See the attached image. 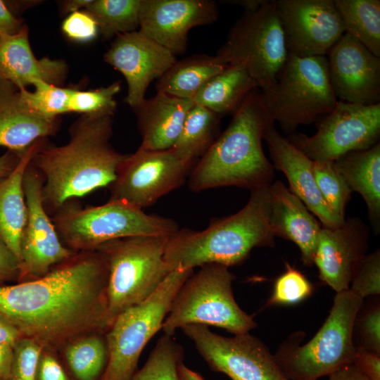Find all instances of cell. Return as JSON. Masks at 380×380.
<instances>
[{"instance_id": "4316f807", "label": "cell", "mask_w": 380, "mask_h": 380, "mask_svg": "<svg viewBox=\"0 0 380 380\" xmlns=\"http://www.w3.org/2000/svg\"><path fill=\"white\" fill-rule=\"evenodd\" d=\"M351 191L363 198L374 230L380 229V143L348 153L334 161Z\"/></svg>"}, {"instance_id": "f1b7e54d", "label": "cell", "mask_w": 380, "mask_h": 380, "mask_svg": "<svg viewBox=\"0 0 380 380\" xmlns=\"http://www.w3.org/2000/svg\"><path fill=\"white\" fill-rule=\"evenodd\" d=\"M227 65L216 55L196 54L186 57L177 61L158 79L156 91L192 101L201 88Z\"/></svg>"}, {"instance_id": "d590c367", "label": "cell", "mask_w": 380, "mask_h": 380, "mask_svg": "<svg viewBox=\"0 0 380 380\" xmlns=\"http://www.w3.org/2000/svg\"><path fill=\"white\" fill-rule=\"evenodd\" d=\"M313 175L317 188L332 212L341 219L352 191L336 170L334 161H313Z\"/></svg>"}, {"instance_id": "7a4b0ae2", "label": "cell", "mask_w": 380, "mask_h": 380, "mask_svg": "<svg viewBox=\"0 0 380 380\" xmlns=\"http://www.w3.org/2000/svg\"><path fill=\"white\" fill-rule=\"evenodd\" d=\"M112 117L82 115L70 128L69 141L59 146L45 142L32 163L44 179L42 197L48 213L102 187L110 186L127 154L110 145Z\"/></svg>"}, {"instance_id": "3957f363", "label": "cell", "mask_w": 380, "mask_h": 380, "mask_svg": "<svg viewBox=\"0 0 380 380\" xmlns=\"http://www.w3.org/2000/svg\"><path fill=\"white\" fill-rule=\"evenodd\" d=\"M273 125L261 91L255 88L195 164L189 176L190 190L200 192L232 186L251 191L270 185L274 167L264 153L262 141Z\"/></svg>"}, {"instance_id": "ffe728a7", "label": "cell", "mask_w": 380, "mask_h": 380, "mask_svg": "<svg viewBox=\"0 0 380 380\" xmlns=\"http://www.w3.org/2000/svg\"><path fill=\"white\" fill-rule=\"evenodd\" d=\"M369 234L367 226L355 217L336 228L322 226L313 263L320 279L336 293L349 289L354 272L367 255Z\"/></svg>"}, {"instance_id": "6da1fadb", "label": "cell", "mask_w": 380, "mask_h": 380, "mask_svg": "<svg viewBox=\"0 0 380 380\" xmlns=\"http://www.w3.org/2000/svg\"><path fill=\"white\" fill-rule=\"evenodd\" d=\"M107 281L101 251L76 253L39 278L0 285V319L42 348L67 346L111 325Z\"/></svg>"}, {"instance_id": "f6af8a7d", "label": "cell", "mask_w": 380, "mask_h": 380, "mask_svg": "<svg viewBox=\"0 0 380 380\" xmlns=\"http://www.w3.org/2000/svg\"><path fill=\"white\" fill-rule=\"evenodd\" d=\"M37 380H69V378L55 357L45 355L39 361Z\"/></svg>"}, {"instance_id": "5b68a950", "label": "cell", "mask_w": 380, "mask_h": 380, "mask_svg": "<svg viewBox=\"0 0 380 380\" xmlns=\"http://www.w3.org/2000/svg\"><path fill=\"white\" fill-rule=\"evenodd\" d=\"M363 300L350 289L337 292L327 318L308 342L300 345L304 334L296 331L280 345L274 356L288 380H318L353 363V328Z\"/></svg>"}, {"instance_id": "ac0fdd59", "label": "cell", "mask_w": 380, "mask_h": 380, "mask_svg": "<svg viewBox=\"0 0 380 380\" xmlns=\"http://www.w3.org/2000/svg\"><path fill=\"white\" fill-rule=\"evenodd\" d=\"M330 84L338 101L380 103V58L345 33L327 53Z\"/></svg>"}, {"instance_id": "7bdbcfd3", "label": "cell", "mask_w": 380, "mask_h": 380, "mask_svg": "<svg viewBox=\"0 0 380 380\" xmlns=\"http://www.w3.org/2000/svg\"><path fill=\"white\" fill-rule=\"evenodd\" d=\"M353 363L367 380H380V355L356 347Z\"/></svg>"}, {"instance_id": "8fae6325", "label": "cell", "mask_w": 380, "mask_h": 380, "mask_svg": "<svg viewBox=\"0 0 380 380\" xmlns=\"http://www.w3.org/2000/svg\"><path fill=\"white\" fill-rule=\"evenodd\" d=\"M216 56L227 65H243L260 90L273 85L289 56L274 0L244 12Z\"/></svg>"}, {"instance_id": "836d02e7", "label": "cell", "mask_w": 380, "mask_h": 380, "mask_svg": "<svg viewBox=\"0 0 380 380\" xmlns=\"http://www.w3.org/2000/svg\"><path fill=\"white\" fill-rule=\"evenodd\" d=\"M183 358L182 347L172 336L164 334L132 380H179L178 367Z\"/></svg>"}, {"instance_id": "44dd1931", "label": "cell", "mask_w": 380, "mask_h": 380, "mask_svg": "<svg viewBox=\"0 0 380 380\" xmlns=\"http://www.w3.org/2000/svg\"><path fill=\"white\" fill-rule=\"evenodd\" d=\"M264 139L273 167L285 175L289 189L317 217L323 227L333 229L341 226L345 219L332 212L317 188L312 170L313 160L282 137L274 125L267 131Z\"/></svg>"}, {"instance_id": "c3c4849f", "label": "cell", "mask_w": 380, "mask_h": 380, "mask_svg": "<svg viewBox=\"0 0 380 380\" xmlns=\"http://www.w3.org/2000/svg\"><path fill=\"white\" fill-rule=\"evenodd\" d=\"M328 380H367L353 364L344 366L328 376Z\"/></svg>"}, {"instance_id": "9c48e42d", "label": "cell", "mask_w": 380, "mask_h": 380, "mask_svg": "<svg viewBox=\"0 0 380 380\" xmlns=\"http://www.w3.org/2000/svg\"><path fill=\"white\" fill-rule=\"evenodd\" d=\"M260 91L274 122L290 134L331 112L338 101L330 84L327 56L289 53L276 82Z\"/></svg>"}, {"instance_id": "ee69618b", "label": "cell", "mask_w": 380, "mask_h": 380, "mask_svg": "<svg viewBox=\"0 0 380 380\" xmlns=\"http://www.w3.org/2000/svg\"><path fill=\"white\" fill-rule=\"evenodd\" d=\"M20 276V260L0 236V283Z\"/></svg>"}, {"instance_id": "8992f818", "label": "cell", "mask_w": 380, "mask_h": 380, "mask_svg": "<svg viewBox=\"0 0 380 380\" xmlns=\"http://www.w3.org/2000/svg\"><path fill=\"white\" fill-rule=\"evenodd\" d=\"M51 220L63 243L75 253L96 251L120 239L172 236L179 229L172 219L148 215L119 200L85 208L70 201Z\"/></svg>"}, {"instance_id": "ab89813d", "label": "cell", "mask_w": 380, "mask_h": 380, "mask_svg": "<svg viewBox=\"0 0 380 380\" xmlns=\"http://www.w3.org/2000/svg\"><path fill=\"white\" fill-rule=\"evenodd\" d=\"M42 347L34 341L23 337L13 347V358L8 380H37Z\"/></svg>"}, {"instance_id": "f907efd6", "label": "cell", "mask_w": 380, "mask_h": 380, "mask_svg": "<svg viewBox=\"0 0 380 380\" xmlns=\"http://www.w3.org/2000/svg\"><path fill=\"white\" fill-rule=\"evenodd\" d=\"M20 156L11 151H7L0 156V180L14 168Z\"/></svg>"}, {"instance_id": "60d3db41", "label": "cell", "mask_w": 380, "mask_h": 380, "mask_svg": "<svg viewBox=\"0 0 380 380\" xmlns=\"http://www.w3.org/2000/svg\"><path fill=\"white\" fill-rule=\"evenodd\" d=\"M349 289L362 299L380 294V252L367 254L352 277Z\"/></svg>"}, {"instance_id": "d6a6232c", "label": "cell", "mask_w": 380, "mask_h": 380, "mask_svg": "<svg viewBox=\"0 0 380 380\" xmlns=\"http://www.w3.org/2000/svg\"><path fill=\"white\" fill-rule=\"evenodd\" d=\"M65 358L75 380H101L108 361L106 338L96 334L71 342Z\"/></svg>"}, {"instance_id": "f35d334b", "label": "cell", "mask_w": 380, "mask_h": 380, "mask_svg": "<svg viewBox=\"0 0 380 380\" xmlns=\"http://www.w3.org/2000/svg\"><path fill=\"white\" fill-rule=\"evenodd\" d=\"M355 347L380 355V305L375 300L363 308L355 318L353 328Z\"/></svg>"}, {"instance_id": "f5cc1de1", "label": "cell", "mask_w": 380, "mask_h": 380, "mask_svg": "<svg viewBox=\"0 0 380 380\" xmlns=\"http://www.w3.org/2000/svg\"><path fill=\"white\" fill-rule=\"evenodd\" d=\"M267 0H227L221 1L222 4L239 6L244 9V12L253 11L263 5Z\"/></svg>"}, {"instance_id": "7c38bea8", "label": "cell", "mask_w": 380, "mask_h": 380, "mask_svg": "<svg viewBox=\"0 0 380 380\" xmlns=\"http://www.w3.org/2000/svg\"><path fill=\"white\" fill-rule=\"evenodd\" d=\"M380 103L363 106L338 101L312 136L292 133L288 141L313 161H334L379 142Z\"/></svg>"}, {"instance_id": "681fc988", "label": "cell", "mask_w": 380, "mask_h": 380, "mask_svg": "<svg viewBox=\"0 0 380 380\" xmlns=\"http://www.w3.org/2000/svg\"><path fill=\"white\" fill-rule=\"evenodd\" d=\"M21 338L23 336L14 327L0 319V344L13 348Z\"/></svg>"}, {"instance_id": "cb8c5ba5", "label": "cell", "mask_w": 380, "mask_h": 380, "mask_svg": "<svg viewBox=\"0 0 380 380\" xmlns=\"http://www.w3.org/2000/svg\"><path fill=\"white\" fill-rule=\"evenodd\" d=\"M67 72L63 60L35 57L26 25L15 34L0 36V80L11 82L18 89H27L37 82L62 86Z\"/></svg>"}, {"instance_id": "83f0119b", "label": "cell", "mask_w": 380, "mask_h": 380, "mask_svg": "<svg viewBox=\"0 0 380 380\" xmlns=\"http://www.w3.org/2000/svg\"><path fill=\"white\" fill-rule=\"evenodd\" d=\"M258 84L240 64L228 65L207 82L193 102L222 117L234 114Z\"/></svg>"}, {"instance_id": "b9f144b4", "label": "cell", "mask_w": 380, "mask_h": 380, "mask_svg": "<svg viewBox=\"0 0 380 380\" xmlns=\"http://www.w3.org/2000/svg\"><path fill=\"white\" fill-rule=\"evenodd\" d=\"M61 30L69 39L80 43L94 40L99 33L96 20L86 10L68 15L62 23Z\"/></svg>"}, {"instance_id": "603a6c76", "label": "cell", "mask_w": 380, "mask_h": 380, "mask_svg": "<svg viewBox=\"0 0 380 380\" xmlns=\"http://www.w3.org/2000/svg\"><path fill=\"white\" fill-rule=\"evenodd\" d=\"M269 223L274 236L296 244L305 265L314 264L322 224L302 201L279 180L270 185Z\"/></svg>"}, {"instance_id": "816d5d0a", "label": "cell", "mask_w": 380, "mask_h": 380, "mask_svg": "<svg viewBox=\"0 0 380 380\" xmlns=\"http://www.w3.org/2000/svg\"><path fill=\"white\" fill-rule=\"evenodd\" d=\"M93 0H67L61 3L62 11L65 14H70L76 11L85 10Z\"/></svg>"}, {"instance_id": "f546056e", "label": "cell", "mask_w": 380, "mask_h": 380, "mask_svg": "<svg viewBox=\"0 0 380 380\" xmlns=\"http://www.w3.org/2000/svg\"><path fill=\"white\" fill-rule=\"evenodd\" d=\"M220 118L213 111L194 103L172 147L173 151L183 160L196 163L220 135Z\"/></svg>"}, {"instance_id": "52a82bcc", "label": "cell", "mask_w": 380, "mask_h": 380, "mask_svg": "<svg viewBox=\"0 0 380 380\" xmlns=\"http://www.w3.org/2000/svg\"><path fill=\"white\" fill-rule=\"evenodd\" d=\"M234 274L229 267L207 264L182 285L162 324L164 334L172 336L185 325L214 326L235 334L256 327L253 316L244 312L234 299Z\"/></svg>"}, {"instance_id": "484cf974", "label": "cell", "mask_w": 380, "mask_h": 380, "mask_svg": "<svg viewBox=\"0 0 380 380\" xmlns=\"http://www.w3.org/2000/svg\"><path fill=\"white\" fill-rule=\"evenodd\" d=\"M45 142L34 144L20 157L14 168L0 180V236L20 260V244L27 210L23 179L37 149Z\"/></svg>"}, {"instance_id": "1f68e13d", "label": "cell", "mask_w": 380, "mask_h": 380, "mask_svg": "<svg viewBox=\"0 0 380 380\" xmlns=\"http://www.w3.org/2000/svg\"><path fill=\"white\" fill-rule=\"evenodd\" d=\"M142 0H93L85 9L96 20L103 39L137 31Z\"/></svg>"}, {"instance_id": "11a10c76", "label": "cell", "mask_w": 380, "mask_h": 380, "mask_svg": "<svg viewBox=\"0 0 380 380\" xmlns=\"http://www.w3.org/2000/svg\"><path fill=\"white\" fill-rule=\"evenodd\" d=\"M1 380V379H0Z\"/></svg>"}, {"instance_id": "db71d44e", "label": "cell", "mask_w": 380, "mask_h": 380, "mask_svg": "<svg viewBox=\"0 0 380 380\" xmlns=\"http://www.w3.org/2000/svg\"><path fill=\"white\" fill-rule=\"evenodd\" d=\"M178 376L179 380H205L201 374L185 366L183 362L178 367Z\"/></svg>"}, {"instance_id": "bcb514c9", "label": "cell", "mask_w": 380, "mask_h": 380, "mask_svg": "<svg viewBox=\"0 0 380 380\" xmlns=\"http://www.w3.org/2000/svg\"><path fill=\"white\" fill-rule=\"evenodd\" d=\"M23 22L11 11L6 0H0V36L18 33L25 25Z\"/></svg>"}, {"instance_id": "277c9868", "label": "cell", "mask_w": 380, "mask_h": 380, "mask_svg": "<svg viewBox=\"0 0 380 380\" xmlns=\"http://www.w3.org/2000/svg\"><path fill=\"white\" fill-rule=\"evenodd\" d=\"M270 185L251 191L247 203L237 213L213 220L203 230L183 228L170 236L164 260L173 270L207 264L228 267L243 262L256 247L273 246L269 223Z\"/></svg>"}, {"instance_id": "7402d4cb", "label": "cell", "mask_w": 380, "mask_h": 380, "mask_svg": "<svg viewBox=\"0 0 380 380\" xmlns=\"http://www.w3.org/2000/svg\"><path fill=\"white\" fill-rule=\"evenodd\" d=\"M60 122V117L32 110L14 84L0 80V146L22 155L38 141L54 135Z\"/></svg>"}, {"instance_id": "30bf717a", "label": "cell", "mask_w": 380, "mask_h": 380, "mask_svg": "<svg viewBox=\"0 0 380 380\" xmlns=\"http://www.w3.org/2000/svg\"><path fill=\"white\" fill-rule=\"evenodd\" d=\"M193 269L178 266L143 302L119 314L107 330L108 361L101 380H132L141 353L162 328L174 298Z\"/></svg>"}, {"instance_id": "5bb4252c", "label": "cell", "mask_w": 380, "mask_h": 380, "mask_svg": "<svg viewBox=\"0 0 380 380\" xmlns=\"http://www.w3.org/2000/svg\"><path fill=\"white\" fill-rule=\"evenodd\" d=\"M181 329L210 368L231 380H288L267 346L249 332L227 337L198 324Z\"/></svg>"}, {"instance_id": "d6986e66", "label": "cell", "mask_w": 380, "mask_h": 380, "mask_svg": "<svg viewBox=\"0 0 380 380\" xmlns=\"http://www.w3.org/2000/svg\"><path fill=\"white\" fill-rule=\"evenodd\" d=\"M218 15L211 0H142L139 30L173 55H182L189 31L214 23Z\"/></svg>"}, {"instance_id": "4fadbf2b", "label": "cell", "mask_w": 380, "mask_h": 380, "mask_svg": "<svg viewBox=\"0 0 380 380\" xmlns=\"http://www.w3.org/2000/svg\"><path fill=\"white\" fill-rule=\"evenodd\" d=\"M195 162L179 158L172 148L150 150L141 146L127 154L110 187V200L128 203L139 209L180 187Z\"/></svg>"}, {"instance_id": "4dcf8cb0", "label": "cell", "mask_w": 380, "mask_h": 380, "mask_svg": "<svg viewBox=\"0 0 380 380\" xmlns=\"http://www.w3.org/2000/svg\"><path fill=\"white\" fill-rule=\"evenodd\" d=\"M345 33L380 58V1L334 0Z\"/></svg>"}, {"instance_id": "74e56055", "label": "cell", "mask_w": 380, "mask_h": 380, "mask_svg": "<svg viewBox=\"0 0 380 380\" xmlns=\"http://www.w3.org/2000/svg\"><path fill=\"white\" fill-rule=\"evenodd\" d=\"M286 270L274 282L272 294L267 305H294L309 297L312 286L299 270L286 262Z\"/></svg>"}, {"instance_id": "ba28073f", "label": "cell", "mask_w": 380, "mask_h": 380, "mask_svg": "<svg viewBox=\"0 0 380 380\" xmlns=\"http://www.w3.org/2000/svg\"><path fill=\"white\" fill-rule=\"evenodd\" d=\"M170 236H146L108 241L97 250L108 265L106 300L112 321L151 296L172 271L164 260Z\"/></svg>"}, {"instance_id": "9a60e30c", "label": "cell", "mask_w": 380, "mask_h": 380, "mask_svg": "<svg viewBox=\"0 0 380 380\" xmlns=\"http://www.w3.org/2000/svg\"><path fill=\"white\" fill-rule=\"evenodd\" d=\"M44 179L32 161L23 179L27 217L20 244V279L27 281L46 274L54 266L76 253L61 241L43 203Z\"/></svg>"}, {"instance_id": "e575fe53", "label": "cell", "mask_w": 380, "mask_h": 380, "mask_svg": "<svg viewBox=\"0 0 380 380\" xmlns=\"http://www.w3.org/2000/svg\"><path fill=\"white\" fill-rule=\"evenodd\" d=\"M120 89V81L91 90L73 87L69 99L68 113L92 118L112 117L117 109L115 96Z\"/></svg>"}, {"instance_id": "d4e9b609", "label": "cell", "mask_w": 380, "mask_h": 380, "mask_svg": "<svg viewBox=\"0 0 380 380\" xmlns=\"http://www.w3.org/2000/svg\"><path fill=\"white\" fill-rule=\"evenodd\" d=\"M194 105L191 100L161 92L145 99L133 109L142 140L140 146L150 150L172 148Z\"/></svg>"}, {"instance_id": "e0dca14e", "label": "cell", "mask_w": 380, "mask_h": 380, "mask_svg": "<svg viewBox=\"0 0 380 380\" xmlns=\"http://www.w3.org/2000/svg\"><path fill=\"white\" fill-rule=\"evenodd\" d=\"M103 60L125 77L127 84L125 101L133 109L145 100L150 83L177 61L169 50L139 30L116 36Z\"/></svg>"}, {"instance_id": "8d00e7d4", "label": "cell", "mask_w": 380, "mask_h": 380, "mask_svg": "<svg viewBox=\"0 0 380 380\" xmlns=\"http://www.w3.org/2000/svg\"><path fill=\"white\" fill-rule=\"evenodd\" d=\"M34 89H19L25 103L34 111L49 118H58L68 113V103L73 87H65L37 82Z\"/></svg>"}, {"instance_id": "2e32d148", "label": "cell", "mask_w": 380, "mask_h": 380, "mask_svg": "<svg viewBox=\"0 0 380 380\" xmlns=\"http://www.w3.org/2000/svg\"><path fill=\"white\" fill-rule=\"evenodd\" d=\"M289 53L327 56L345 34L334 0H274Z\"/></svg>"}, {"instance_id": "7dc6e473", "label": "cell", "mask_w": 380, "mask_h": 380, "mask_svg": "<svg viewBox=\"0 0 380 380\" xmlns=\"http://www.w3.org/2000/svg\"><path fill=\"white\" fill-rule=\"evenodd\" d=\"M13 358V348L0 344V379L8 380Z\"/></svg>"}]
</instances>
